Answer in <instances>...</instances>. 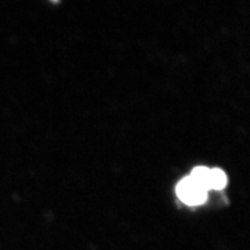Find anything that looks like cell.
Here are the masks:
<instances>
[{
	"mask_svg": "<svg viewBox=\"0 0 250 250\" xmlns=\"http://www.w3.org/2000/svg\"><path fill=\"white\" fill-rule=\"evenodd\" d=\"M176 195L187 206H199L207 200L208 191L190 176H187L177 184Z\"/></svg>",
	"mask_w": 250,
	"mask_h": 250,
	"instance_id": "cell-1",
	"label": "cell"
},
{
	"mask_svg": "<svg viewBox=\"0 0 250 250\" xmlns=\"http://www.w3.org/2000/svg\"><path fill=\"white\" fill-rule=\"evenodd\" d=\"M209 175H210V169H208L206 166H198L195 167L191 174L189 175L194 182H196L198 185H200L203 189L208 191L209 188Z\"/></svg>",
	"mask_w": 250,
	"mask_h": 250,
	"instance_id": "cell-2",
	"label": "cell"
},
{
	"mask_svg": "<svg viewBox=\"0 0 250 250\" xmlns=\"http://www.w3.org/2000/svg\"><path fill=\"white\" fill-rule=\"evenodd\" d=\"M228 185V176L225 172L219 168L210 169L209 188L215 190H222Z\"/></svg>",
	"mask_w": 250,
	"mask_h": 250,
	"instance_id": "cell-3",
	"label": "cell"
}]
</instances>
